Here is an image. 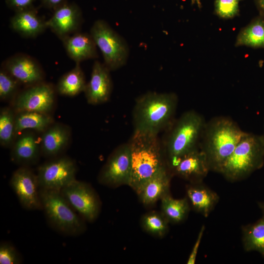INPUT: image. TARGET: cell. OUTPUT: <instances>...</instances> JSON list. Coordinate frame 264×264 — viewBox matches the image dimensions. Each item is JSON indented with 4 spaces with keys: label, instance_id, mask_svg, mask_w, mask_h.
<instances>
[{
    "label": "cell",
    "instance_id": "obj_25",
    "mask_svg": "<svg viewBox=\"0 0 264 264\" xmlns=\"http://www.w3.org/2000/svg\"><path fill=\"white\" fill-rule=\"evenodd\" d=\"M235 45L264 48V14L260 13L240 31Z\"/></svg>",
    "mask_w": 264,
    "mask_h": 264
},
{
    "label": "cell",
    "instance_id": "obj_33",
    "mask_svg": "<svg viewBox=\"0 0 264 264\" xmlns=\"http://www.w3.org/2000/svg\"><path fill=\"white\" fill-rule=\"evenodd\" d=\"M205 231V226L202 225L199 230L198 237L194 243L192 251L189 255L188 260L187 261V264H195L197 255L199 249V247L203 236V234Z\"/></svg>",
    "mask_w": 264,
    "mask_h": 264
},
{
    "label": "cell",
    "instance_id": "obj_21",
    "mask_svg": "<svg viewBox=\"0 0 264 264\" xmlns=\"http://www.w3.org/2000/svg\"><path fill=\"white\" fill-rule=\"evenodd\" d=\"M10 26L21 36L29 38L37 37L48 28L46 21L30 7L16 12L10 20Z\"/></svg>",
    "mask_w": 264,
    "mask_h": 264
},
{
    "label": "cell",
    "instance_id": "obj_24",
    "mask_svg": "<svg viewBox=\"0 0 264 264\" xmlns=\"http://www.w3.org/2000/svg\"><path fill=\"white\" fill-rule=\"evenodd\" d=\"M54 121L50 114L33 111L16 112V130L18 135L25 130L41 133Z\"/></svg>",
    "mask_w": 264,
    "mask_h": 264
},
{
    "label": "cell",
    "instance_id": "obj_22",
    "mask_svg": "<svg viewBox=\"0 0 264 264\" xmlns=\"http://www.w3.org/2000/svg\"><path fill=\"white\" fill-rule=\"evenodd\" d=\"M187 198L193 209L207 217L219 201V195L203 183H190L186 189Z\"/></svg>",
    "mask_w": 264,
    "mask_h": 264
},
{
    "label": "cell",
    "instance_id": "obj_27",
    "mask_svg": "<svg viewBox=\"0 0 264 264\" xmlns=\"http://www.w3.org/2000/svg\"><path fill=\"white\" fill-rule=\"evenodd\" d=\"M161 212L169 222L178 223L187 217L190 210L187 198L176 199L167 195L161 199Z\"/></svg>",
    "mask_w": 264,
    "mask_h": 264
},
{
    "label": "cell",
    "instance_id": "obj_1",
    "mask_svg": "<svg viewBox=\"0 0 264 264\" xmlns=\"http://www.w3.org/2000/svg\"><path fill=\"white\" fill-rule=\"evenodd\" d=\"M244 132L229 117L218 116L206 121L199 149L206 156L210 171L219 173Z\"/></svg>",
    "mask_w": 264,
    "mask_h": 264
},
{
    "label": "cell",
    "instance_id": "obj_14",
    "mask_svg": "<svg viewBox=\"0 0 264 264\" xmlns=\"http://www.w3.org/2000/svg\"><path fill=\"white\" fill-rule=\"evenodd\" d=\"M167 165L171 174L190 183L203 182L210 171L206 156L199 149L168 162Z\"/></svg>",
    "mask_w": 264,
    "mask_h": 264
},
{
    "label": "cell",
    "instance_id": "obj_8",
    "mask_svg": "<svg viewBox=\"0 0 264 264\" xmlns=\"http://www.w3.org/2000/svg\"><path fill=\"white\" fill-rule=\"evenodd\" d=\"M77 164L71 157L62 155L49 158L38 168L40 189L59 191L76 179Z\"/></svg>",
    "mask_w": 264,
    "mask_h": 264
},
{
    "label": "cell",
    "instance_id": "obj_31",
    "mask_svg": "<svg viewBox=\"0 0 264 264\" xmlns=\"http://www.w3.org/2000/svg\"><path fill=\"white\" fill-rule=\"evenodd\" d=\"M22 262L21 254L10 242L2 241L0 243V264H20Z\"/></svg>",
    "mask_w": 264,
    "mask_h": 264
},
{
    "label": "cell",
    "instance_id": "obj_23",
    "mask_svg": "<svg viewBox=\"0 0 264 264\" xmlns=\"http://www.w3.org/2000/svg\"><path fill=\"white\" fill-rule=\"evenodd\" d=\"M262 216L256 222L242 227V242L247 252L257 251L264 256V203H259Z\"/></svg>",
    "mask_w": 264,
    "mask_h": 264
},
{
    "label": "cell",
    "instance_id": "obj_38",
    "mask_svg": "<svg viewBox=\"0 0 264 264\" xmlns=\"http://www.w3.org/2000/svg\"></svg>",
    "mask_w": 264,
    "mask_h": 264
},
{
    "label": "cell",
    "instance_id": "obj_18",
    "mask_svg": "<svg viewBox=\"0 0 264 264\" xmlns=\"http://www.w3.org/2000/svg\"><path fill=\"white\" fill-rule=\"evenodd\" d=\"M41 155L48 159L63 155L71 140L69 126L54 122L40 136Z\"/></svg>",
    "mask_w": 264,
    "mask_h": 264
},
{
    "label": "cell",
    "instance_id": "obj_20",
    "mask_svg": "<svg viewBox=\"0 0 264 264\" xmlns=\"http://www.w3.org/2000/svg\"><path fill=\"white\" fill-rule=\"evenodd\" d=\"M61 41L67 54L76 63L98 57L97 47L90 33L78 32Z\"/></svg>",
    "mask_w": 264,
    "mask_h": 264
},
{
    "label": "cell",
    "instance_id": "obj_15",
    "mask_svg": "<svg viewBox=\"0 0 264 264\" xmlns=\"http://www.w3.org/2000/svg\"><path fill=\"white\" fill-rule=\"evenodd\" d=\"M83 18L81 10L73 4L65 3L54 10L52 17L46 21L49 28L60 40L80 32Z\"/></svg>",
    "mask_w": 264,
    "mask_h": 264
},
{
    "label": "cell",
    "instance_id": "obj_12",
    "mask_svg": "<svg viewBox=\"0 0 264 264\" xmlns=\"http://www.w3.org/2000/svg\"><path fill=\"white\" fill-rule=\"evenodd\" d=\"M9 184L21 206L29 210H42L37 174L29 166H20L12 174Z\"/></svg>",
    "mask_w": 264,
    "mask_h": 264
},
{
    "label": "cell",
    "instance_id": "obj_37",
    "mask_svg": "<svg viewBox=\"0 0 264 264\" xmlns=\"http://www.w3.org/2000/svg\"><path fill=\"white\" fill-rule=\"evenodd\" d=\"M263 135H264V132Z\"/></svg>",
    "mask_w": 264,
    "mask_h": 264
},
{
    "label": "cell",
    "instance_id": "obj_28",
    "mask_svg": "<svg viewBox=\"0 0 264 264\" xmlns=\"http://www.w3.org/2000/svg\"><path fill=\"white\" fill-rule=\"evenodd\" d=\"M18 134L16 130V111L11 106L1 108L0 110V144L11 148Z\"/></svg>",
    "mask_w": 264,
    "mask_h": 264
},
{
    "label": "cell",
    "instance_id": "obj_36",
    "mask_svg": "<svg viewBox=\"0 0 264 264\" xmlns=\"http://www.w3.org/2000/svg\"><path fill=\"white\" fill-rule=\"evenodd\" d=\"M256 3L260 13L264 14V0H256Z\"/></svg>",
    "mask_w": 264,
    "mask_h": 264
},
{
    "label": "cell",
    "instance_id": "obj_34",
    "mask_svg": "<svg viewBox=\"0 0 264 264\" xmlns=\"http://www.w3.org/2000/svg\"><path fill=\"white\" fill-rule=\"evenodd\" d=\"M35 0H6V3L16 12L30 7Z\"/></svg>",
    "mask_w": 264,
    "mask_h": 264
},
{
    "label": "cell",
    "instance_id": "obj_30",
    "mask_svg": "<svg viewBox=\"0 0 264 264\" xmlns=\"http://www.w3.org/2000/svg\"><path fill=\"white\" fill-rule=\"evenodd\" d=\"M21 85L8 72L2 68L0 69V99L9 102L14 100L20 92Z\"/></svg>",
    "mask_w": 264,
    "mask_h": 264
},
{
    "label": "cell",
    "instance_id": "obj_6",
    "mask_svg": "<svg viewBox=\"0 0 264 264\" xmlns=\"http://www.w3.org/2000/svg\"><path fill=\"white\" fill-rule=\"evenodd\" d=\"M42 210L49 225L64 236L76 237L86 230L85 220L59 191L40 189Z\"/></svg>",
    "mask_w": 264,
    "mask_h": 264
},
{
    "label": "cell",
    "instance_id": "obj_17",
    "mask_svg": "<svg viewBox=\"0 0 264 264\" xmlns=\"http://www.w3.org/2000/svg\"><path fill=\"white\" fill-rule=\"evenodd\" d=\"M38 132L25 130L20 133L10 148L11 160L20 166L35 165L41 155L40 139Z\"/></svg>",
    "mask_w": 264,
    "mask_h": 264
},
{
    "label": "cell",
    "instance_id": "obj_10",
    "mask_svg": "<svg viewBox=\"0 0 264 264\" xmlns=\"http://www.w3.org/2000/svg\"><path fill=\"white\" fill-rule=\"evenodd\" d=\"M71 207L85 220L94 221L101 207L97 193L88 183L76 179L61 190Z\"/></svg>",
    "mask_w": 264,
    "mask_h": 264
},
{
    "label": "cell",
    "instance_id": "obj_16",
    "mask_svg": "<svg viewBox=\"0 0 264 264\" xmlns=\"http://www.w3.org/2000/svg\"><path fill=\"white\" fill-rule=\"evenodd\" d=\"M110 70L98 61L94 62L89 82L84 90L87 102L96 105L107 102L112 90Z\"/></svg>",
    "mask_w": 264,
    "mask_h": 264
},
{
    "label": "cell",
    "instance_id": "obj_19",
    "mask_svg": "<svg viewBox=\"0 0 264 264\" xmlns=\"http://www.w3.org/2000/svg\"><path fill=\"white\" fill-rule=\"evenodd\" d=\"M171 174L168 167H165L138 188L136 193L144 204L152 205L165 196L170 194Z\"/></svg>",
    "mask_w": 264,
    "mask_h": 264
},
{
    "label": "cell",
    "instance_id": "obj_32",
    "mask_svg": "<svg viewBox=\"0 0 264 264\" xmlns=\"http://www.w3.org/2000/svg\"><path fill=\"white\" fill-rule=\"evenodd\" d=\"M239 1L240 0H216L215 11L218 16L221 18H233L239 13Z\"/></svg>",
    "mask_w": 264,
    "mask_h": 264
},
{
    "label": "cell",
    "instance_id": "obj_7",
    "mask_svg": "<svg viewBox=\"0 0 264 264\" xmlns=\"http://www.w3.org/2000/svg\"><path fill=\"white\" fill-rule=\"evenodd\" d=\"M90 34L101 52L104 64L110 71L117 70L126 64L129 55L128 45L106 21H96Z\"/></svg>",
    "mask_w": 264,
    "mask_h": 264
},
{
    "label": "cell",
    "instance_id": "obj_29",
    "mask_svg": "<svg viewBox=\"0 0 264 264\" xmlns=\"http://www.w3.org/2000/svg\"><path fill=\"white\" fill-rule=\"evenodd\" d=\"M169 222L162 212L152 211L141 218L143 228L149 234L158 237H163L168 231Z\"/></svg>",
    "mask_w": 264,
    "mask_h": 264
},
{
    "label": "cell",
    "instance_id": "obj_4",
    "mask_svg": "<svg viewBox=\"0 0 264 264\" xmlns=\"http://www.w3.org/2000/svg\"><path fill=\"white\" fill-rule=\"evenodd\" d=\"M264 164V136L244 132L219 173L226 180L245 179Z\"/></svg>",
    "mask_w": 264,
    "mask_h": 264
},
{
    "label": "cell",
    "instance_id": "obj_2",
    "mask_svg": "<svg viewBox=\"0 0 264 264\" xmlns=\"http://www.w3.org/2000/svg\"><path fill=\"white\" fill-rule=\"evenodd\" d=\"M178 97L173 92H147L138 97L133 108L134 131L158 135L174 122Z\"/></svg>",
    "mask_w": 264,
    "mask_h": 264
},
{
    "label": "cell",
    "instance_id": "obj_13",
    "mask_svg": "<svg viewBox=\"0 0 264 264\" xmlns=\"http://www.w3.org/2000/svg\"><path fill=\"white\" fill-rule=\"evenodd\" d=\"M1 67L25 87L44 81L45 74L41 66L27 54L18 53L9 57L3 62Z\"/></svg>",
    "mask_w": 264,
    "mask_h": 264
},
{
    "label": "cell",
    "instance_id": "obj_5",
    "mask_svg": "<svg viewBox=\"0 0 264 264\" xmlns=\"http://www.w3.org/2000/svg\"><path fill=\"white\" fill-rule=\"evenodd\" d=\"M206 121L194 110L183 113L174 121L163 145L166 163L199 149Z\"/></svg>",
    "mask_w": 264,
    "mask_h": 264
},
{
    "label": "cell",
    "instance_id": "obj_9",
    "mask_svg": "<svg viewBox=\"0 0 264 264\" xmlns=\"http://www.w3.org/2000/svg\"><path fill=\"white\" fill-rule=\"evenodd\" d=\"M57 93L55 86L43 81L20 91L10 106L16 112L26 110L51 114Z\"/></svg>",
    "mask_w": 264,
    "mask_h": 264
},
{
    "label": "cell",
    "instance_id": "obj_26",
    "mask_svg": "<svg viewBox=\"0 0 264 264\" xmlns=\"http://www.w3.org/2000/svg\"><path fill=\"white\" fill-rule=\"evenodd\" d=\"M86 78L80 63L63 74L59 79L55 88L57 93L66 96L73 97L84 92Z\"/></svg>",
    "mask_w": 264,
    "mask_h": 264
},
{
    "label": "cell",
    "instance_id": "obj_35",
    "mask_svg": "<svg viewBox=\"0 0 264 264\" xmlns=\"http://www.w3.org/2000/svg\"><path fill=\"white\" fill-rule=\"evenodd\" d=\"M66 0H42L43 4L46 7L56 9L66 3Z\"/></svg>",
    "mask_w": 264,
    "mask_h": 264
},
{
    "label": "cell",
    "instance_id": "obj_11",
    "mask_svg": "<svg viewBox=\"0 0 264 264\" xmlns=\"http://www.w3.org/2000/svg\"><path fill=\"white\" fill-rule=\"evenodd\" d=\"M131 171V150L128 142L119 145L110 154L99 173L98 181L110 187L129 185Z\"/></svg>",
    "mask_w": 264,
    "mask_h": 264
},
{
    "label": "cell",
    "instance_id": "obj_3",
    "mask_svg": "<svg viewBox=\"0 0 264 264\" xmlns=\"http://www.w3.org/2000/svg\"><path fill=\"white\" fill-rule=\"evenodd\" d=\"M128 143L132 163L129 186L136 192L146 180L167 166L166 155L158 135L134 131Z\"/></svg>",
    "mask_w": 264,
    "mask_h": 264
}]
</instances>
